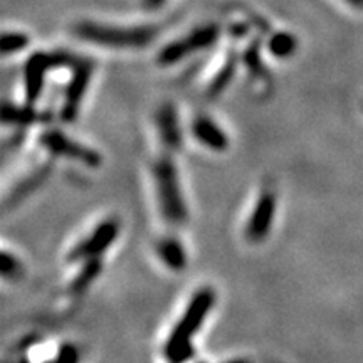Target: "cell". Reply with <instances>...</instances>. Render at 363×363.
<instances>
[{
	"label": "cell",
	"instance_id": "8",
	"mask_svg": "<svg viewBox=\"0 0 363 363\" xmlns=\"http://www.w3.org/2000/svg\"><path fill=\"white\" fill-rule=\"evenodd\" d=\"M118 234H120V224L116 219H107L100 222L83 240H79L67 254L69 263L90 259V257H101L109 247L113 246Z\"/></svg>",
	"mask_w": 363,
	"mask_h": 363
},
{
	"label": "cell",
	"instance_id": "2",
	"mask_svg": "<svg viewBox=\"0 0 363 363\" xmlns=\"http://www.w3.org/2000/svg\"><path fill=\"white\" fill-rule=\"evenodd\" d=\"M73 32L79 39L90 44L109 49H142L146 48L157 36L153 25H135V27H120L83 20L73 27Z\"/></svg>",
	"mask_w": 363,
	"mask_h": 363
},
{
	"label": "cell",
	"instance_id": "5",
	"mask_svg": "<svg viewBox=\"0 0 363 363\" xmlns=\"http://www.w3.org/2000/svg\"><path fill=\"white\" fill-rule=\"evenodd\" d=\"M221 36V27L217 24H207L193 29L192 32L185 34L179 39L168 42L160 49L157 62L160 66H174L177 62L184 61L185 57L193 56L196 53L212 48Z\"/></svg>",
	"mask_w": 363,
	"mask_h": 363
},
{
	"label": "cell",
	"instance_id": "16",
	"mask_svg": "<svg viewBox=\"0 0 363 363\" xmlns=\"http://www.w3.org/2000/svg\"><path fill=\"white\" fill-rule=\"evenodd\" d=\"M298 49V39L291 32H276L269 37L268 50L276 59H289Z\"/></svg>",
	"mask_w": 363,
	"mask_h": 363
},
{
	"label": "cell",
	"instance_id": "4",
	"mask_svg": "<svg viewBox=\"0 0 363 363\" xmlns=\"http://www.w3.org/2000/svg\"><path fill=\"white\" fill-rule=\"evenodd\" d=\"M74 54L66 50L57 53H34L24 64V96L25 103L34 104L44 91L46 79L53 69L57 67H71Z\"/></svg>",
	"mask_w": 363,
	"mask_h": 363
},
{
	"label": "cell",
	"instance_id": "19",
	"mask_svg": "<svg viewBox=\"0 0 363 363\" xmlns=\"http://www.w3.org/2000/svg\"><path fill=\"white\" fill-rule=\"evenodd\" d=\"M22 264L17 259L15 256H12L11 252L4 251L2 252V261H0V273H2L4 280L14 281L22 274Z\"/></svg>",
	"mask_w": 363,
	"mask_h": 363
},
{
	"label": "cell",
	"instance_id": "18",
	"mask_svg": "<svg viewBox=\"0 0 363 363\" xmlns=\"http://www.w3.org/2000/svg\"><path fill=\"white\" fill-rule=\"evenodd\" d=\"M29 36L24 32L17 31H7L4 32L2 42H0V50H2L4 56H11V54L20 53L29 46Z\"/></svg>",
	"mask_w": 363,
	"mask_h": 363
},
{
	"label": "cell",
	"instance_id": "11",
	"mask_svg": "<svg viewBox=\"0 0 363 363\" xmlns=\"http://www.w3.org/2000/svg\"><path fill=\"white\" fill-rule=\"evenodd\" d=\"M193 138L212 151H226L229 146V137L217 121L207 115H198L192 123Z\"/></svg>",
	"mask_w": 363,
	"mask_h": 363
},
{
	"label": "cell",
	"instance_id": "12",
	"mask_svg": "<svg viewBox=\"0 0 363 363\" xmlns=\"http://www.w3.org/2000/svg\"><path fill=\"white\" fill-rule=\"evenodd\" d=\"M157 254L160 261L174 273L184 271L185 266H187V251H185L184 244L174 235L158 240Z\"/></svg>",
	"mask_w": 363,
	"mask_h": 363
},
{
	"label": "cell",
	"instance_id": "20",
	"mask_svg": "<svg viewBox=\"0 0 363 363\" xmlns=\"http://www.w3.org/2000/svg\"><path fill=\"white\" fill-rule=\"evenodd\" d=\"M57 360L59 362H74V360H78V352H76L74 347H71V345H64V347H61V350H59Z\"/></svg>",
	"mask_w": 363,
	"mask_h": 363
},
{
	"label": "cell",
	"instance_id": "15",
	"mask_svg": "<svg viewBox=\"0 0 363 363\" xmlns=\"http://www.w3.org/2000/svg\"><path fill=\"white\" fill-rule=\"evenodd\" d=\"M101 269H103L101 257H90V259H84L83 268L79 269V273L76 274L73 282H71V293L74 294L84 293L93 282L98 280Z\"/></svg>",
	"mask_w": 363,
	"mask_h": 363
},
{
	"label": "cell",
	"instance_id": "21",
	"mask_svg": "<svg viewBox=\"0 0 363 363\" xmlns=\"http://www.w3.org/2000/svg\"><path fill=\"white\" fill-rule=\"evenodd\" d=\"M167 0H142L143 7L146 8V11H157L162 6H165Z\"/></svg>",
	"mask_w": 363,
	"mask_h": 363
},
{
	"label": "cell",
	"instance_id": "3",
	"mask_svg": "<svg viewBox=\"0 0 363 363\" xmlns=\"http://www.w3.org/2000/svg\"><path fill=\"white\" fill-rule=\"evenodd\" d=\"M153 180L162 217L172 226L184 224L189 217L187 204L182 192L179 168L168 155H163L155 162Z\"/></svg>",
	"mask_w": 363,
	"mask_h": 363
},
{
	"label": "cell",
	"instance_id": "9",
	"mask_svg": "<svg viewBox=\"0 0 363 363\" xmlns=\"http://www.w3.org/2000/svg\"><path fill=\"white\" fill-rule=\"evenodd\" d=\"M274 215H276V196L273 192H264L257 198L251 217L246 224V238L249 242L259 244L271 232Z\"/></svg>",
	"mask_w": 363,
	"mask_h": 363
},
{
	"label": "cell",
	"instance_id": "17",
	"mask_svg": "<svg viewBox=\"0 0 363 363\" xmlns=\"http://www.w3.org/2000/svg\"><path fill=\"white\" fill-rule=\"evenodd\" d=\"M242 61L246 64L247 71L256 78H261V76L266 74V67L263 62V57H261V41L256 39L251 42V46L244 50Z\"/></svg>",
	"mask_w": 363,
	"mask_h": 363
},
{
	"label": "cell",
	"instance_id": "10",
	"mask_svg": "<svg viewBox=\"0 0 363 363\" xmlns=\"http://www.w3.org/2000/svg\"><path fill=\"white\" fill-rule=\"evenodd\" d=\"M155 123H157L158 137L162 140L163 146L167 150L177 151L182 149V126H180V118L177 107L172 103H165L158 108L157 118H155Z\"/></svg>",
	"mask_w": 363,
	"mask_h": 363
},
{
	"label": "cell",
	"instance_id": "6",
	"mask_svg": "<svg viewBox=\"0 0 363 363\" xmlns=\"http://www.w3.org/2000/svg\"><path fill=\"white\" fill-rule=\"evenodd\" d=\"M39 143L49 153L56 155V157L74 160V162L81 163V165L88 168H100L101 163H103V157H101L98 150L66 137L61 130L53 128L42 132L39 137Z\"/></svg>",
	"mask_w": 363,
	"mask_h": 363
},
{
	"label": "cell",
	"instance_id": "22",
	"mask_svg": "<svg viewBox=\"0 0 363 363\" xmlns=\"http://www.w3.org/2000/svg\"><path fill=\"white\" fill-rule=\"evenodd\" d=\"M345 2H347L348 6H352L353 8H358V11H362L363 8V0H345Z\"/></svg>",
	"mask_w": 363,
	"mask_h": 363
},
{
	"label": "cell",
	"instance_id": "1",
	"mask_svg": "<svg viewBox=\"0 0 363 363\" xmlns=\"http://www.w3.org/2000/svg\"><path fill=\"white\" fill-rule=\"evenodd\" d=\"M215 291L209 286L197 289L193 296L190 298L187 308L182 313L179 322L170 331L168 338L163 347V355L168 362H184L193 357L196 350H193L192 340L200 330L202 324L209 316L210 310L215 305Z\"/></svg>",
	"mask_w": 363,
	"mask_h": 363
},
{
	"label": "cell",
	"instance_id": "14",
	"mask_svg": "<svg viewBox=\"0 0 363 363\" xmlns=\"http://www.w3.org/2000/svg\"><path fill=\"white\" fill-rule=\"evenodd\" d=\"M238 54H235L234 50H231L226 62H224L221 69L217 71V74H215L212 81H210L209 88H207V96H209L210 100L217 98V96L221 95L222 91H226V88L229 86L232 78H234L235 74V69H238Z\"/></svg>",
	"mask_w": 363,
	"mask_h": 363
},
{
	"label": "cell",
	"instance_id": "7",
	"mask_svg": "<svg viewBox=\"0 0 363 363\" xmlns=\"http://www.w3.org/2000/svg\"><path fill=\"white\" fill-rule=\"evenodd\" d=\"M93 71H95V64L91 59L74 56L73 64H71V79L66 86L61 107V120L64 123H73L78 118L83 100L90 88Z\"/></svg>",
	"mask_w": 363,
	"mask_h": 363
},
{
	"label": "cell",
	"instance_id": "13",
	"mask_svg": "<svg viewBox=\"0 0 363 363\" xmlns=\"http://www.w3.org/2000/svg\"><path fill=\"white\" fill-rule=\"evenodd\" d=\"M42 120H46V116L42 115V113L36 111V109L32 108V104L29 103H25L24 107H19V104L6 101L2 107V121L6 125L31 126L39 123Z\"/></svg>",
	"mask_w": 363,
	"mask_h": 363
}]
</instances>
